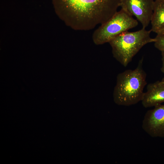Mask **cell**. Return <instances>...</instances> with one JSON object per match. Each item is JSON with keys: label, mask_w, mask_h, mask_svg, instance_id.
Masks as SVG:
<instances>
[{"label": "cell", "mask_w": 164, "mask_h": 164, "mask_svg": "<svg viewBox=\"0 0 164 164\" xmlns=\"http://www.w3.org/2000/svg\"><path fill=\"white\" fill-rule=\"evenodd\" d=\"M55 12L75 30L87 31L105 23L118 11L121 0H52Z\"/></svg>", "instance_id": "1"}, {"label": "cell", "mask_w": 164, "mask_h": 164, "mask_svg": "<svg viewBox=\"0 0 164 164\" xmlns=\"http://www.w3.org/2000/svg\"><path fill=\"white\" fill-rule=\"evenodd\" d=\"M142 62V59L135 69L127 70L118 75L113 93L114 101L117 104L128 106L141 101L147 84Z\"/></svg>", "instance_id": "2"}, {"label": "cell", "mask_w": 164, "mask_h": 164, "mask_svg": "<svg viewBox=\"0 0 164 164\" xmlns=\"http://www.w3.org/2000/svg\"><path fill=\"white\" fill-rule=\"evenodd\" d=\"M151 32L142 28L136 31H126L119 35L109 43L113 57L121 64L126 67L133 57L145 45L154 43L150 36Z\"/></svg>", "instance_id": "3"}, {"label": "cell", "mask_w": 164, "mask_h": 164, "mask_svg": "<svg viewBox=\"0 0 164 164\" xmlns=\"http://www.w3.org/2000/svg\"><path fill=\"white\" fill-rule=\"evenodd\" d=\"M137 19L121 9L94 32L92 39L96 45L109 43L120 34L137 26Z\"/></svg>", "instance_id": "4"}, {"label": "cell", "mask_w": 164, "mask_h": 164, "mask_svg": "<svg viewBox=\"0 0 164 164\" xmlns=\"http://www.w3.org/2000/svg\"><path fill=\"white\" fill-rule=\"evenodd\" d=\"M155 0H121L120 7L135 16L145 29L150 21Z\"/></svg>", "instance_id": "5"}, {"label": "cell", "mask_w": 164, "mask_h": 164, "mask_svg": "<svg viewBox=\"0 0 164 164\" xmlns=\"http://www.w3.org/2000/svg\"><path fill=\"white\" fill-rule=\"evenodd\" d=\"M142 127L152 137L164 138V104L156 106L147 111Z\"/></svg>", "instance_id": "6"}, {"label": "cell", "mask_w": 164, "mask_h": 164, "mask_svg": "<svg viewBox=\"0 0 164 164\" xmlns=\"http://www.w3.org/2000/svg\"><path fill=\"white\" fill-rule=\"evenodd\" d=\"M143 106L148 108L164 102V85L159 81L149 84L141 101Z\"/></svg>", "instance_id": "7"}, {"label": "cell", "mask_w": 164, "mask_h": 164, "mask_svg": "<svg viewBox=\"0 0 164 164\" xmlns=\"http://www.w3.org/2000/svg\"><path fill=\"white\" fill-rule=\"evenodd\" d=\"M150 22L151 32L156 34L164 30V0H155Z\"/></svg>", "instance_id": "8"}, {"label": "cell", "mask_w": 164, "mask_h": 164, "mask_svg": "<svg viewBox=\"0 0 164 164\" xmlns=\"http://www.w3.org/2000/svg\"><path fill=\"white\" fill-rule=\"evenodd\" d=\"M154 39L155 47L161 52H164V30L157 33Z\"/></svg>", "instance_id": "9"}, {"label": "cell", "mask_w": 164, "mask_h": 164, "mask_svg": "<svg viewBox=\"0 0 164 164\" xmlns=\"http://www.w3.org/2000/svg\"><path fill=\"white\" fill-rule=\"evenodd\" d=\"M162 66L161 68V71L164 73V52H161Z\"/></svg>", "instance_id": "10"}, {"label": "cell", "mask_w": 164, "mask_h": 164, "mask_svg": "<svg viewBox=\"0 0 164 164\" xmlns=\"http://www.w3.org/2000/svg\"><path fill=\"white\" fill-rule=\"evenodd\" d=\"M160 82L162 84L164 85V77L160 81Z\"/></svg>", "instance_id": "11"}]
</instances>
